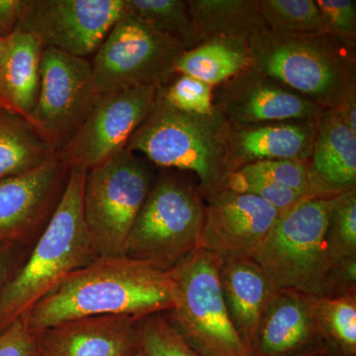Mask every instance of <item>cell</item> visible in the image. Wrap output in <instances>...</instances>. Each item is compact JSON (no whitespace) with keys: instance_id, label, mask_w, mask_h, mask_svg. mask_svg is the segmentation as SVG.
Segmentation results:
<instances>
[{"instance_id":"cell-17","label":"cell","mask_w":356,"mask_h":356,"mask_svg":"<svg viewBox=\"0 0 356 356\" xmlns=\"http://www.w3.org/2000/svg\"><path fill=\"white\" fill-rule=\"evenodd\" d=\"M315 296L278 290L262 314L252 341L254 356H299L325 346Z\"/></svg>"},{"instance_id":"cell-11","label":"cell","mask_w":356,"mask_h":356,"mask_svg":"<svg viewBox=\"0 0 356 356\" xmlns=\"http://www.w3.org/2000/svg\"><path fill=\"white\" fill-rule=\"evenodd\" d=\"M124 7V0H26L16 30L31 34L43 49L86 58L97 51Z\"/></svg>"},{"instance_id":"cell-20","label":"cell","mask_w":356,"mask_h":356,"mask_svg":"<svg viewBox=\"0 0 356 356\" xmlns=\"http://www.w3.org/2000/svg\"><path fill=\"white\" fill-rule=\"evenodd\" d=\"M220 284L229 318L250 348L262 314L278 289L252 259L222 261Z\"/></svg>"},{"instance_id":"cell-22","label":"cell","mask_w":356,"mask_h":356,"mask_svg":"<svg viewBox=\"0 0 356 356\" xmlns=\"http://www.w3.org/2000/svg\"><path fill=\"white\" fill-rule=\"evenodd\" d=\"M200 44L210 40H232L250 44L268 30L259 0H187Z\"/></svg>"},{"instance_id":"cell-42","label":"cell","mask_w":356,"mask_h":356,"mask_svg":"<svg viewBox=\"0 0 356 356\" xmlns=\"http://www.w3.org/2000/svg\"><path fill=\"white\" fill-rule=\"evenodd\" d=\"M33 356H40V355H38V353H35V355H33Z\"/></svg>"},{"instance_id":"cell-8","label":"cell","mask_w":356,"mask_h":356,"mask_svg":"<svg viewBox=\"0 0 356 356\" xmlns=\"http://www.w3.org/2000/svg\"><path fill=\"white\" fill-rule=\"evenodd\" d=\"M153 163L124 149L86 172L84 220L98 257H124L126 243L156 178Z\"/></svg>"},{"instance_id":"cell-21","label":"cell","mask_w":356,"mask_h":356,"mask_svg":"<svg viewBox=\"0 0 356 356\" xmlns=\"http://www.w3.org/2000/svg\"><path fill=\"white\" fill-rule=\"evenodd\" d=\"M42 48L29 33L13 32L7 38L6 57L0 65V107L28 119L40 91Z\"/></svg>"},{"instance_id":"cell-41","label":"cell","mask_w":356,"mask_h":356,"mask_svg":"<svg viewBox=\"0 0 356 356\" xmlns=\"http://www.w3.org/2000/svg\"><path fill=\"white\" fill-rule=\"evenodd\" d=\"M135 356H146V355H145V353H143V351L140 350L139 353H138L137 355H136Z\"/></svg>"},{"instance_id":"cell-33","label":"cell","mask_w":356,"mask_h":356,"mask_svg":"<svg viewBox=\"0 0 356 356\" xmlns=\"http://www.w3.org/2000/svg\"><path fill=\"white\" fill-rule=\"evenodd\" d=\"M226 188L257 196L270 204L280 212L289 209L302 199L307 198L285 187L274 184L262 178L245 175L240 170L229 175Z\"/></svg>"},{"instance_id":"cell-1","label":"cell","mask_w":356,"mask_h":356,"mask_svg":"<svg viewBox=\"0 0 356 356\" xmlns=\"http://www.w3.org/2000/svg\"><path fill=\"white\" fill-rule=\"evenodd\" d=\"M177 283L170 271L125 257H98L70 274L25 314L35 334L92 316L144 318L172 310Z\"/></svg>"},{"instance_id":"cell-14","label":"cell","mask_w":356,"mask_h":356,"mask_svg":"<svg viewBox=\"0 0 356 356\" xmlns=\"http://www.w3.org/2000/svg\"><path fill=\"white\" fill-rule=\"evenodd\" d=\"M70 170L57 154L32 172L0 181V243L33 247L60 204Z\"/></svg>"},{"instance_id":"cell-16","label":"cell","mask_w":356,"mask_h":356,"mask_svg":"<svg viewBox=\"0 0 356 356\" xmlns=\"http://www.w3.org/2000/svg\"><path fill=\"white\" fill-rule=\"evenodd\" d=\"M140 318L92 316L65 321L37 334L40 356H135Z\"/></svg>"},{"instance_id":"cell-23","label":"cell","mask_w":356,"mask_h":356,"mask_svg":"<svg viewBox=\"0 0 356 356\" xmlns=\"http://www.w3.org/2000/svg\"><path fill=\"white\" fill-rule=\"evenodd\" d=\"M57 154L27 119L0 107V181L32 172Z\"/></svg>"},{"instance_id":"cell-6","label":"cell","mask_w":356,"mask_h":356,"mask_svg":"<svg viewBox=\"0 0 356 356\" xmlns=\"http://www.w3.org/2000/svg\"><path fill=\"white\" fill-rule=\"evenodd\" d=\"M327 199L304 198L280 212L252 257L278 290L324 295L332 269L325 250Z\"/></svg>"},{"instance_id":"cell-32","label":"cell","mask_w":356,"mask_h":356,"mask_svg":"<svg viewBox=\"0 0 356 356\" xmlns=\"http://www.w3.org/2000/svg\"><path fill=\"white\" fill-rule=\"evenodd\" d=\"M316 3L324 21L325 33L355 53V0H317Z\"/></svg>"},{"instance_id":"cell-27","label":"cell","mask_w":356,"mask_h":356,"mask_svg":"<svg viewBox=\"0 0 356 356\" xmlns=\"http://www.w3.org/2000/svg\"><path fill=\"white\" fill-rule=\"evenodd\" d=\"M325 250L332 268L356 259V188L327 199Z\"/></svg>"},{"instance_id":"cell-37","label":"cell","mask_w":356,"mask_h":356,"mask_svg":"<svg viewBox=\"0 0 356 356\" xmlns=\"http://www.w3.org/2000/svg\"><path fill=\"white\" fill-rule=\"evenodd\" d=\"M346 127L356 134V90L353 91L337 109H334Z\"/></svg>"},{"instance_id":"cell-30","label":"cell","mask_w":356,"mask_h":356,"mask_svg":"<svg viewBox=\"0 0 356 356\" xmlns=\"http://www.w3.org/2000/svg\"><path fill=\"white\" fill-rule=\"evenodd\" d=\"M140 348L146 356H202L182 339L165 313L140 318Z\"/></svg>"},{"instance_id":"cell-25","label":"cell","mask_w":356,"mask_h":356,"mask_svg":"<svg viewBox=\"0 0 356 356\" xmlns=\"http://www.w3.org/2000/svg\"><path fill=\"white\" fill-rule=\"evenodd\" d=\"M130 14L156 32L177 42L185 51L200 44L184 0H124Z\"/></svg>"},{"instance_id":"cell-38","label":"cell","mask_w":356,"mask_h":356,"mask_svg":"<svg viewBox=\"0 0 356 356\" xmlns=\"http://www.w3.org/2000/svg\"><path fill=\"white\" fill-rule=\"evenodd\" d=\"M299 356H330V353L327 346H323V348H318V350Z\"/></svg>"},{"instance_id":"cell-36","label":"cell","mask_w":356,"mask_h":356,"mask_svg":"<svg viewBox=\"0 0 356 356\" xmlns=\"http://www.w3.org/2000/svg\"><path fill=\"white\" fill-rule=\"evenodd\" d=\"M26 0H0V37L8 38L15 32Z\"/></svg>"},{"instance_id":"cell-3","label":"cell","mask_w":356,"mask_h":356,"mask_svg":"<svg viewBox=\"0 0 356 356\" xmlns=\"http://www.w3.org/2000/svg\"><path fill=\"white\" fill-rule=\"evenodd\" d=\"M231 124L219 110L189 113L172 106L159 91L152 111L129 140V151L142 154L165 170L195 173L203 197L226 188Z\"/></svg>"},{"instance_id":"cell-24","label":"cell","mask_w":356,"mask_h":356,"mask_svg":"<svg viewBox=\"0 0 356 356\" xmlns=\"http://www.w3.org/2000/svg\"><path fill=\"white\" fill-rule=\"evenodd\" d=\"M248 44L232 40H210L185 51L175 72L217 86L250 67Z\"/></svg>"},{"instance_id":"cell-7","label":"cell","mask_w":356,"mask_h":356,"mask_svg":"<svg viewBox=\"0 0 356 356\" xmlns=\"http://www.w3.org/2000/svg\"><path fill=\"white\" fill-rule=\"evenodd\" d=\"M222 261L199 248L170 270L177 293L165 315L202 356H254L229 318L220 284Z\"/></svg>"},{"instance_id":"cell-10","label":"cell","mask_w":356,"mask_h":356,"mask_svg":"<svg viewBox=\"0 0 356 356\" xmlns=\"http://www.w3.org/2000/svg\"><path fill=\"white\" fill-rule=\"evenodd\" d=\"M40 76L38 99L27 120L58 152L79 132L99 95L92 67L86 58L46 48Z\"/></svg>"},{"instance_id":"cell-26","label":"cell","mask_w":356,"mask_h":356,"mask_svg":"<svg viewBox=\"0 0 356 356\" xmlns=\"http://www.w3.org/2000/svg\"><path fill=\"white\" fill-rule=\"evenodd\" d=\"M314 305L327 350L356 356V293L315 297Z\"/></svg>"},{"instance_id":"cell-39","label":"cell","mask_w":356,"mask_h":356,"mask_svg":"<svg viewBox=\"0 0 356 356\" xmlns=\"http://www.w3.org/2000/svg\"><path fill=\"white\" fill-rule=\"evenodd\" d=\"M7 51V38H1L0 37V65L3 62V58L6 57Z\"/></svg>"},{"instance_id":"cell-34","label":"cell","mask_w":356,"mask_h":356,"mask_svg":"<svg viewBox=\"0 0 356 356\" xmlns=\"http://www.w3.org/2000/svg\"><path fill=\"white\" fill-rule=\"evenodd\" d=\"M36 353L37 334L30 329L25 316L0 332V356H33Z\"/></svg>"},{"instance_id":"cell-5","label":"cell","mask_w":356,"mask_h":356,"mask_svg":"<svg viewBox=\"0 0 356 356\" xmlns=\"http://www.w3.org/2000/svg\"><path fill=\"white\" fill-rule=\"evenodd\" d=\"M205 217L197 184L173 170L159 172L134 222L125 257L172 270L200 248Z\"/></svg>"},{"instance_id":"cell-35","label":"cell","mask_w":356,"mask_h":356,"mask_svg":"<svg viewBox=\"0 0 356 356\" xmlns=\"http://www.w3.org/2000/svg\"><path fill=\"white\" fill-rule=\"evenodd\" d=\"M32 248L20 243H0V297L14 273L24 264Z\"/></svg>"},{"instance_id":"cell-2","label":"cell","mask_w":356,"mask_h":356,"mask_svg":"<svg viewBox=\"0 0 356 356\" xmlns=\"http://www.w3.org/2000/svg\"><path fill=\"white\" fill-rule=\"evenodd\" d=\"M86 172L70 170L48 226L0 297V332L53 291L70 274L98 257L83 212Z\"/></svg>"},{"instance_id":"cell-19","label":"cell","mask_w":356,"mask_h":356,"mask_svg":"<svg viewBox=\"0 0 356 356\" xmlns=\"http://www.w3.org/2000/svg\"><path fill=\"white\" fill-rule=\"evenodd\" d=\"M307 165L323 198L356 188V134L346 127L336 110H325L318 119Z\"/></svg>"},{"instance_id":"cell-12","label":"cell","mask_w":356,"mask_h":356,"mask_svg":"<svg viewBox=\"0 0 356 356\" xmlns=\"http://www.w3.org/2000/svg\"><path fill=\"white\" fill-rule=\"evenodd\" d=\"M159 88L140 86L98 95L79 132L58 152L69 170L84 172L127 147L129 140L153 109Z\"/></svg>"},{"instance_id":"cell-31","label":"cell","mask_w":356,"mask_h":356,"mask_svg":"<svg viewBox=\"0 0 356 356\" xmlns=\"http://www.w3.org/2000/svg\"><path fill=\"white\" fill-rule=\"evenodd\" d=\"M159 91L166 102L180 111L209 114L214 110V86L195 77L177 74L170 83L159 86Z\"/></svg>"},{"instance_id":"cell-18","label":"cell","mask_w":356,"mask_h":356,"mask_svg":"<svg viewBox=\"0 0 356 356\" xmlns=\"http://www.w3.org/2000/svg\"><path fill=\"white\" fill-rule=\"evenodd\" d=\"M317 120L269 122L233 127L229 131V166L235 172L266 161L308 163L317 135ZM231 173V175H232Z\"/></svg>"},{"instance_id":"cell-29","label":"cell","mask_w":356,"mask_h":356,"mask_svg":"<svg viewBox=\"0 0 356 356\" xmlns=\"http://www.w3.org/2000/svg\"><path fill=\"white\" fill-rule=\"evenodd\" d=\"M238 170L285 187L304 197L323 198L311 177L307 163L290 159L259 161Z\"/></svg>"},{"instance_id":"cell-15","label":"cell","mask_w":356,"mask_h":356,"mask_svg":"<svg viewBox=\"0 0 356 356\" xmlns=\"http://www.w3.org/2000/svg\"><path fill=\"white\" fill-rule=\"evenodd\" d=\"M204 199L200 248L222 261L252 259L280 213L257 196L228 188Z\"/></svg>"},{"instance_id":"cell-28","label":"cell","mask_w":356,"mask_h":356,"mask_svg":"<svg viewBox=\"0 0 356 356\" xmlns=\"http://www.w3.org/2000/svg\"><path fill=\"white\" fill-rule=\"evenodd\" d=\"M259 9L270 31L299 36L325 33L315 0H259Z\"/></svg>"},{"instance_id":"cell-13","label":"cell","mask_w":356,"mask_h":356,"mask_svg":"<svg viewBox=\"0 0 356 356\" xmlns=\"http://www.w3.org/2000/svg\"><path fill=\"white\" fill-rule=\"evenodd\" d=\"M213 105L233 127L269 122L317 120L325 111L250 65L215 86Z\"/></svg>"},{"instance_id":"cell-40","label":"cell","mask_w":356,"mask_h":356,"mask_svg":"<svg viewBox=\"0 0 356 356\" xmlns=\"http://www.w3.org/2000/svg\"><path fill=\"white\" fill-rule=\"evenodd\" d=\"M329 353H330V356H344V355H339V353H334V351L329 350Z\"/></svg>"},{"instance_id":"cell-9","label":"cell","mask_w":356,"mask_h":356,"mask_svg":"<svg viewBox=\"0 0 356 356\" xmlns=\"http://www.w3.org/2000/svg\"><path fill=\"white\" fill-rule=\"evenodd\" d=\"M185 51L175 40L124 13L95 51L92 72L98 95L140 86H165Z\"/></svg>"},{"instance_id":"cell-4","label":"cell","mask_w":356,"mask_h":356,"mask_svg":"<svg viewBox=\"0 0 356 356\" xmlns=\"http://www.w3.org/2000/svg\"><path fill=\"white\" fill-rule=\"evenodd\" d=\"M250 67L325 110L356 90V53L327 33L280 34L267 30L248 44Z\"/></svg>"}]
</instances>
